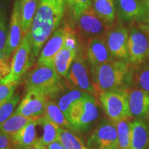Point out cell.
Returning a JSON list of instances; mask_svg holds the SVG:
<instances>
[{
    "mask_svg": "<svg viewBox=\"0 0 149 149\" xmlns=\"http://www.w3.org/2000/svg\"><path fill=\"white\" fill-rule=\"evenodd\" d=\"M66 7L67 0H37V10L29 31L33 61L52 33L59 26Z\"/></svg>",
    "mask_w": 149,
    "mask_h": 149,
    "instance_id": "1",
    "label": "cell"
},
{
    "mask_svg": "<svg viewBox=\"0 0 149 149\" xmlns=\"http://www.w3.org/2000/svg\"><path fill=\"white\" fill-rule=\"evenodd\" d=\"M130 66L128 61L115 59L91 68L97 93L122 87L129 75Z\"/></svg>",
    "mask_w": 149,
    "mask_h": 149,
    "instance_id": "2",
    "label": "cell"
},
{
    "mask_svg": "<svg viewBox=\"0 0 149 149\" xmlns=\"http://www.w3.org/2000/svg\"><path fill=\"white\" fill-rule=\"evenodd\" d=\"M60 77L54 64H37L26 80V91H36L47 97L53 96L64 86Z\"/></svg>",
    "mask_w": 149,
    "mask_h": 149,
    "instance_id": "3",
    "label": "cell"
},
{
    "mask_svg": "<svg viewBox=\"0 0 149 149\" xmlns=\"http://www.w3.org/2000/svg\"><path fill=\"white\" fill-rule=\"evenodd\" d=\"M100 100L106 114L113 122L132 117L128 102V91L126 87L100 93Z\"/></svg>",
    "mask_w": 149,
    "mask_h": 149,
    "instance_id": "4",
    "label": "cell"
},
{
    "mask_svg": "<svg viewBox=\"0 0 149 149\" xmlns=\"http://www.w3.org/2000/svg\"><path fill=\"white\" fill-rule=\"evenodd\" d=\"M99 115L97 102L93 95L86 93L74 102L70 111L68 121L74 130H86Z\"/></svg>",
    "mask_w": 149,
    "mask_h": 149,
    "instance_id": "5",
    "label": "cell"
},
{
    "mask_svg": "<svg viewBox=\"0 0 149 149\" xmlns=\"http://www.w3.org/2000/svg\"><path fill=\"white\" fill-rule=\"evenodd\" d=\"M30 33L24 35L22 41L13 55L10 62V70L6 77L0 80V83H19V79L29 69L33 62L32 59Z\"/></svg>",
    "mask_w": 149,
    "mask_h": 149,
    "instance_id": "6",
    "label": "cell"
},
{
    "mask_svg": "<svg viewBox=\"0 0 149 149\" xmlns=\"http://www.w3.org/2000/svg\"><path fill=\"white\" fill-rule=\"evenodd\" d=\"M73 21L79 34L83 38L88 39V41L96 37H104L109 29V26L96 13L93 6L78 15L73 19Z\"/></svg>",
    "mask_w": 149,
    "mask_h": 149,
    "instance_id": "7",
    "label": "cell"
},
{
    "mask_svg": "<svg viewBox=\"0 0 149 149\" xmlns=\"http://www.w3.org/2000/svg\"><path fill=\"white\" fill-rule=\"evenodd\" d=\"M68 82L77 89L95 95L97 92L93 85L91 74L88 71L84 50L81 51L72 61L66 76Z\"/></svg>",
    "mask_w": 149,
    "mask_h": 149,
    "instance_id": "8",
    "label": "cell"
},
{
    "mask_svg": "<svg viewBox=\"0 0 149 149\" xmlns=\"http://www.w3.org/2000/svg\"><path fill=\"white\" fill-rule=\"evenodd\" d=\"M89 149H117L118 139L116 124L110 120H102L89 136L87 141Z\"/></svg>",
    "mask_w": 149,
    "mask_h": 149,
    "instance_id": "9",
    "label": "cell"
},
{
    "mask_svg": "<svg viewBox=\"0 0 149 149\" xmlns=\"http://www.w3.org/2000/svg\"><path fill=\"white\" fill-rule=\"evenodd\" d=\"M128 52L130 65L138 66L149 58V37L139 25L129 31Z\"/></svg>",
    "mask_w": 149,
    "mask_h": 149,
    "instance_id": "10",
    "label": "cell"
},
{
    "mask_svg": "<svg viewBox=\"0 0 149 149\" xmlns=\"http://www.w3.org/2000/svg\"><path fill=\"white\" fill-rule=\"evenodd\" d=\"M128 37L129 31L121 22L109 27L104 36L108 47L115 59L128 61Z\"/></svg>",
    "mask_w": 149,
    "mask_h": 149,
    "instance_id": "11",
    "label": "cell"
},
{
    "mask_svg": "<svg viewBox=\"0 0 149 149\" xmlns=\"http://www.w3.org/2000/svg\"><path fill=\"white\" fill-rule=\"evenodd\" d=\"M20 17V0H15L10 18L8 37L3 57L10 58L21 44L24 37Z\"/></svg>",
    "mask_w": 149,
    "mask_h": 149,
    "instance_id": "12",
    "label": "cell"
},
{
    "mask_svg": "<svg viewBox=\"0 0 149 149\" xmlns=\"http://www.w3.org/2000/svg\"><path fill=\"white\" fill-rule=\"evenodd\" d=\"M47 102V96L36 91H27L15 113L31 118H39L45 114Z\"/></svg>",
    "mask_w": 149,
    "mask_h": 149,
    "instance_id": "13",
    "label": "cell"
},
{
    "mask_svg": "<svg viewBox=\"0 0 149 149\" xmlns=\"http://www.w3.org/2000/svg\"><path fill=\"white\" fill-rule=\"evenodd\" d=\"M114 3L120 21L144 22L146 19L148 11L141 0H114Z\"/></svg>",
    "mask_w": 149,
    "mask_h": 149,
    "instance_id": "14",
    "label": "cell"
},
{
    "mask_svg": "<svg viewBox=\"0 0 149 149\" xmlns=\"http://www.w3.org/2000/svg\"><path fill=\"white\" fill-rule=\"evenodd\" d=\"M85 55L91 68L115 60L104 37L91 39L87 42Z\"/></svg>",
    "mask_w": 149,
    "mask_h": 149,
    "instance_id": "15",
    "label": "cell"
},
{
    "mask_svg": "<svg viewBox=\"0 0 149 149\" xmlns=\"http://www.w3.org/2000/svg\"><path fill=\"white\" fill-rule=\"evenodd\" d=\"M66 29L67 23H64L61 26H59L52 33L41 50L37 59V64H54L55 55L64 44Z\"/></svg>",
    "mask_w": 149,
    "mask_h": 149,
    "instance_id": "16",
    "label": "cell"
},
{
    "mask_svg": "<svg viewBox=\"0 0 149 149\" xmlns=\"http://www.w3.org/2000/svg\"><path fill=\"white\" fill-rule=\"evenodd\" d=\"M130 115L135 120H149V93L136 87L128 88Z\"/></svg>",
    "mask_w": 149,
    "mask_h": 149,
    "instance_id": "17",
    "label": "cell"
},
{
    "mask_svg": "<svg viewBox=\"0 0 149 149\" xmlns=\"http://www.w3.org/2000/svg\"><path fill=\"white\" fill-rule=\"evenodd\" d=\"M130 149H149V125L146 120L137 119L132 122Z\"/></svg>",
    "mask_w": 149,
    "mask_h": 149,
    "instance_id": "18",
    "label": "cell"
},
{
    "mask_svg": "<svg viewBox=\"0 0 149 149\" xmlns=\"http://www.w3.org/2000/svg\"><path fill=\"white\" fill-rule=\"evenodd\" d=\"M37 120L38 118L29 123L15 135L12 136L15 149L26 148L40 144L36 133V126L38 125Z\"/></svg>",
    "mask_w": 149,
    "mask_h": 149,
    "instance_id": "19",
    "label": "cell"
},
{
    "mask_svg": "<svg viewBox=\"0 0 149 149\" xmlns=\"http://www.w3.org/2000/svg\"><path fill=\"white\" fill-rule=\"evenodd\" d=\"M80 51L63 46L55 55L53 61L55 69L59 75L66 77L72 61Z\"/></svg>",
    "mask_w": 149,
    "mask_h": 149,
    "instance_id": "20",
    "label": "cell"
},
{
    "mask_svg": "<svg viewBox=\"0 0 149 149\" xmlns=\"http://www.w3.org/2000/svg\"><path fill=\"white\" fill-rule=\"evenodd\" d=\"M93 7L108 26L115 24L116 10L114 0H93Z\"/></svg>",
    "mask_w": 149,
    "mask_h": 149,
    "instance_id": "21",
    "label": "cell"
},
{
    "mask_svg": "<svg viewBox=\"0 0 149 149\" xmlns=\"http://www.w3.org/2000/svg\"><path fill=\"white\" fill-rule=\"evenodd\" d=\"M37 7V0H20V17L24 36L29 33Z\"/></svg>",
    "mask_w": 149,
    "mask_h": 149,
    "instance_id": "22",
    "label": "cell"
},
{
    "mask_svg": "<svg viewBox=\"0 0 149 149\" xmlns=\"http://www.w3.org/2000/svg\"><path fill=\"white\" fill-rule=\"evenodd\" d=\"M38 125H40L43 128V135L39 138L40 144L47 146L48 144L53 141L59 140V130L60 127L44 116L39 117L37 120Z\"/></svg>",
    "mask_w": 149,
    "mask_h": 149,
    "instance_id": "23",
    "label": "cell"
},
{
    "mask_svg": "<svg viewBox=\"0 0 149 149\" xmlns=\"http://www.w3.org/2000/svg\"><path fill=\"white\" fill-rule=\"evenodd\" d=\"M37 118H31L13 113L0 127V132L13 136L26 126L29 123Z\"/></svg>",
    "mask_w": 149,
    "mask_h": 149,
    "instance_id": "24",
    "label": "cell"
},
{
    "mask_svg": "<svg viewBox=\"0 0 149 149\" xmlns=\"http://www.w3.org/2000/svg\"><path fill=\"white\" fill-rule=\"evenodd\" d=\"M44 116L51 122L55 123L59 126H61V128L74 130L71 124L55 101H48L45 114Z\"/></svg>",
    "mask_w": 149,
    "mask_h": 149,
    "instance_id": "25",
    "label": "cell"
},
{
    "mask_svg": "<svg viewBox=\"0 0 149 149\" xmlns=\"http://www.w3.org/2000/svg\"><path fill=\"white\" fill-rule=\"evenodd\" d=\"M8 4L5 0H0V59L4 58L3 54L9 29Z\"/></svg>",
    "mask_w": 149,
    "mask_h": 149,
    "instance_id": "26",
    "label": "cell"
},
{
    "mask_svg": "<svg viewBox=\"0 0 149 149\" xmlns=\"http://www.w3.org/2000/svg\"><path fill=\"white\" fill-rule=\"evenodd\" d=\"M133 117H129L115 123L117 127L118 146L120 149H130V126Z\"/></svg>",
    "mask_w": 149,
    "mask_h": 149,
    "instance_id": "27",
    "label": "cell"
},
{
    "mask_svg": "<svg viewBox=\"0 0 149 149\" xmlns=\"http://www.w3.org/2000/svg\"><path fill=\"white\" fill-rule=\"evenodd\" d=\"M86 93H88L79 90V89H74V90H70L65 93L59 98L58 106L61 111L63 112L65 116L66 117V118L68 119V120L69 118L70 111L72 106L73 105L74 102L83 97Z\"/></svg>",
    "mask_w": 149,
    "mask_h": 149,
    "instance_id": "28",
    "label": "cell"
},
{
    "mask_svg": "<svg viewBox=\"0 0 149 149\" xmlns=\"http://www.w3.org/2000/svg\"><path fill=\"white\" fill-rule=\"evenodd\" d=\"M59 140L66 149H89L76 134L66 128L60 127Z\"/></svg>",
    "mask_w": 149,
    "mask_h": 149,
    "instance_id": "29",
    "label": "cell"
},
{
    "mask_svg": "<svg viewBox=\"0 0 149 149\" xmlns=\"http://www.w3.org/2000/svg\"><path fill=\"white\" fill-rule=\"evenodd\" d=\"M138 66L132 74L131 79L137 88L149 93V63Z\"/></svg>",
    "mask_w": 149,
    "mask_h": 149,
    "instance_id": "30",
    "label": "cell"
},
{
    "mask_svg": "<svg viewBox=\"0 0 149 149\" xmlns=\"http://www.w3.org/2000/svg\"><path fill=\"white\" fill-rule=\"evenodd\" d=\"M19 100L18 94L13 95L9 100L0 105V127L14 113Z\"/></svg>",
    "mask_w": 149,
    "mask_h": 149,
    "instance_id": "31",
    "label": "cell"
},
{
    "mask_svg": "<svg viewBox=\"0 0 149 149\" xmlns=\"http://www.w3.org/2000/svg\"><path fill=\"white\" fill-rule=\"evenodd\" d=\"M92 6L93 0H67V7L72 15V19Z\"/></svg>",
    "mask_w": 149,
    "mask_h": 149,
    "instance_id": "32",
    "label": "cell"
},
{
    "mask_svg": "<svg viewBox=\"0 0 149 149\" xmlns=\"http://www.w3.org/2000/svg\"><path fill=\"white\" fill-rule=\"evenodd\" d=\"M17 84L18 83H0V105L13 95Z\"/></svg>",
    "mask_w": 149,
    "mask_h": 149,
    "instance_id": "33",
    "label": "cell"
},
{
    "mask_svg": "<svg viewBox=\"0 0 149 149\" xmlns=\"http://www.w3.org/2000/svg\"><path fill=\"white\" fill-rule=\"evenodd\" d=\"M0 149H15L12 136L0 132Z\"/></svg>",
    "mask_w": 149,
    "mask_h": 149,
    "instance_id": "34",
    "label": "cell"
},
{
    "mask_svg": "<svg viewBox=\"0 0 149 149\" xmlns=\"http://www.w3.org/2000/svg\"><path fill=\"white\" fill-rule=\"evenodd\" d=\"M10 58H1L0 59V80L9 74L10 70Z\"/></svg>",
    "mask_w": 149,
    "mask_h": 149,
    "instance_id": "35",
    "label": "cell"
},
{
    "mask_svg": "<svg viewBox=\"0 0 149 149\" xmlns=\"http://www.w3.org/2000/svg\"><path fill=\"white\" fill-rule=\"evenodd\" d=\"M48 149H66L59 140L53 141L47 146Z\"/></svg>",
    "mask_w": 149,
    "mask_h": 149,
    "instance_id": "36",
    "label": "cell"
},
{
    "mask_svg": "<svg viewBox=\"0 0 149 149\" xmlns=\"http://www.w3.org/2000/svg\"><path fill=\"white\" fill-rule=\"evenodd\" d=\"M144 24H140V27L147 33L148 36L149 37V13H148V16H147L146 19L144 22Z\"/></svg>",
    "mask_w": 149,
    "mask_h": 149,
    "instance_id": "37",
    "label": "cell"
},
{
    "mask_svg": "<svg viewBox=\"0 0 149 149\" xmlns=\"http://www.w3.org/2000/svg\"><path fill=\"white\" fill-rule=\"evenodd\" d=\"M17 149H48V148L47 146L38 144L32 146L26 147V148H17Z\"/></svg>",
    "mask_w": 149,
    "mask_h": 149,
    "instance_id": "38",
    "label": "cell"
},
{
    "mask_svg": "<svg viewBox=\"0 0 149 149\" xmlns=\"http://www.w3.org/2000/svg\"><path fill=\"white\" fill-rule=\"evenodd\" d=\"M144 1V3L145 5V7H146L147 11H148V13H149V0H143Z\"/></svg>",
    "mask_w": 149,
    "mask_h": 149,
    "instance_id": "39",
    "label": "cell"
},
{
    "mask_svg": "<svg viewBox=\"0 0 149 149\" xmlns=\"http://www.w3.org/2000/svg\"><path fill=\"white\" fill-rule=\"evenodd\" d=\"M117 149H120V148H117Z\"/></svg>",
    "mask_w": 149,
    "mask_h": 149,
    "instance_id": "40",
    "label": "cell"
}]
</instances>
